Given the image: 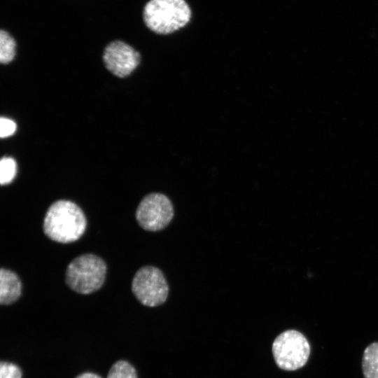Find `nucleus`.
Instances as JSON below:
<instances>
[{"mask_svg": "<svg viewBox=\"0 0 378 378\" xmlns=\"http://www.w3.org/2000/svg\"><path fill=\"white\" fill-rule=\"evenodd\" d=\"M87 225L82 209L69 200L53 202L46 211L43 220V232L50 239L59 243L78 240L84 233Z\"/></svg>", "mask_w": 378, "mask_h": 378, "instance_id": "1", "label": "nucleus"}, {"mask_svg": "<svg viewBox=\"0 0 378 378\" xmlns=\"http://www.w3.org/2000/svg\"><path fill=\"white\" fill-rule=\"evenodd\" d=\"M192 10L186 0H149L143 10L146 26L159 35H169L190 22Z\"/></svg>", "mask_w": 378, "mask_h": 378, "instance_id": "2", "label": "nucleus"}, {"mask_svg": "<svg viewBox=\"0 0 378 378\" xmlns=\"http://www.w3.org/2000/svg\"><path fill=\"white\" fill-rule=\"evenodd\" d=\"M106 265L99 256L83 254L74 258L67 266L65 280L66 285L80 294H90L103 285Z\"/></svg>", "mask_w": 378, "mask_h": 378, "instance_id": "3", "label": "nucleus"}, {"mask_svg": "<svg viewBox=\"0 0 378 378\" xmlns=\"http://www.w3.org/2000/svg\"><path fill=\"white\" fill-rule=\"evenodd\" d=\"M272 353L279 368L293 371L307 363L310 354V345L302 333L288 330L276 337L272 344Z\"/></svg>", "mask_w": 378, "mask_h": 378, "instance_id": "4", "label": "nucleus"}, {"mask_svg": "<svg viewBox=\"0 0 378 378\" xmlns=\"http://www.w3.org/2000/svg\"><path fill=\"white\" fill-rule=\"evenodd\" d=\"M132 290L144 305L155 307L167 300L169 287L162 272L153 266H144L134 274Z\"/></svg>", "mask_w": 378, "mask_h": 378, "instance_id": "5", "label": "nucleus"}, {"mask_svg": "<svg viewBox=\"0 0 378 378\" xmlns=\"http://www.w3.org/2000/svg\"><path fill=\"white\" fill-rule=\"evenodd\" d=\"M174 216L173 206L169 199L161 193H150L143 198L136 211V219L139 225L148 231H158L164 228Z\"/></svg>", "mask_w": 378, "mask_h": 378, "instance_id": "6", "label": "nucleus"}, {"mask_svg": "<svg viewBox=\"0 0 378 378\" xmlns=\"http://www.w3.org/2000/svg\"><path fill=\"white\" fill-rule=\"evenodd\" d=\"M140 60L139 52L121 41L110 43L103 54L106 69L120 78L129 76L138 66Z\"/></svg>", "mask_w": 378, "mask_h": 378, "instance_id": "7", "label": "nucleus"}, {"mask_svg": "<svg viewBox=\"0 0 378 378\" xmlns=\"http://www.w3.org/2000/svg\"><path fill=\"white\" fill-rule=\"evenodd\" d=\"M22 284L14 272L1 268L0 270V303L8 305L15 302L20 296Z\"/></svg>", "mask_w": 378, "mask_h": 378, "instance_id": "8", "label": "nucleus"}, {"mask_svg": "<svg viewBox=\"0 0 378 378\" xmlns=\"http://www.w3.org/2000/svg\"><path fill=\"white\" fill-rule=\"evenodd\" d=\"M362 369L364 378H378V342L369 344L364 350Z\"/></svg>", "mask_w": 378, "mask_h": 378, "instance_id": "9", "label": "nucleus"}, {"mask_svg": "<svg viewBox=\"0 0 378 378\" xmlns=\"http://www.w3.org/2000/svg\"><path fill=\"white\" fill-rule=\"evenodd\" d=\"M16 43L14 38L6 31H0V62H10L15 55Z\"/></svg>", "mask_w": 378, "mask_h": 378, "instance_id": "10", "label": "nucleus"}, {"mask_svg": "<svg viewBox=\"0 0 378 378\" xmlns=\"http://www.w3.org/2000/svg\"><path fill=\"white\" fill-rule=\"evenodd\" d=\"M107 378H138L136 370L128 362L119 360L111 368Z\"/></svg>", "mask_w": 378, "mask_h": 378, "instance_id": "11", "label": "nucleus"}, {"mask_svg": "<svg viewBox=\"0 0 378 378\" xmlns=\"http://www.w3.org/2000/svg\"><path fill=\"white\" fill-rule=\"evenodd\" d=\"M17 173V164L15 160L10 157H4L0 161V183L6 185L10 183Z\"/></svg>", "mask_w": 378, "mask_h": 378, "instance_id": "12", "label": "nucleus"}, {"mask_svg": "<svg viewBox=\"0 0 378 378\" xmlns=\"http://www.w3.org/2000/svg\"><path fill=\"white\" fill-rule=\"evenodd\" d=\"M0 378H22L21 370L13 363L1 361Z\"/></svg>", "mask_w": 378, "mask_h": 378, "instance_id": "13", "label": "nucleus"}, {"mask_svg": "<svg viewBox=\"0 0 378 378\" xmlns=\"http://www.w3.org/2000/svg\"><path fill=\"white\" fill-rule=\"evenodd\" d=\"M17 126L16 123L11 119L1 117L0 119V136L6 138L13 135Z\"/></svg>", "mask_w": 378, "mask_h": 378, "instance_id": "14", "label": "nucleus"}, {"mask_svg": "<svg viewBox=\"0 0 378 378\" xmlns=\"http://www.w3.org/2000/svg\"><path fill=\"white\" fill-rule=\"evenodd\" d=\"M76 378H102L100 376H99L97 374L92 373V372H85L83 373Z\"/></svg>", "mask_w": 378, "mask_h": 378, "instance_id": "15", "label": "nucleus"}]
</instances>
